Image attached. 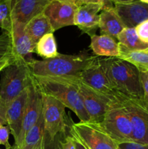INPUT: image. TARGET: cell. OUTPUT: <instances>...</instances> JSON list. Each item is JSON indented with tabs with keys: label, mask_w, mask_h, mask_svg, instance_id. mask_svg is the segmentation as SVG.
I'll list each match as a JSON object with an SVG mask.
<instances>
[{
	"label": "cell",
	"mask_w": 148,
	"mask_h": 149,
	"mask_svg": "<svg viewBox=\"0 0 148 149\" xmlns=\"http://www.w3.org/2000/svg\"><path fill=\"white\" fill-rule=\"evenodd\" d=\"M80 4H99L102 6V10L114 7V4L110 0H80ZM80 5V6H81Z\"/></svg>",
	"instance_id": "f546056e"
},
{
	"label": "cell",
	"mask_w": 148,
	"mask_h": 149,
	"mask_svg": "<svg viewBox=\"0 0 148 149\" xmlns=\"http://www.w3.org/2000/svg\"><path fill=\"white\" fill-rule=\"evenodd\" d=\"M78 6L69 2L52 0L44 11L54 31L74 25V17Z\"/></svg>",
	"instance_id": "4fadbf2b"
},
{
	"label": "cell",
	"mask_w": 148,
	"mask_h": 149,
	"mask_svg": "<svg viewBox=\"0 0 148 149\" xmlns=\"http://www.w3.org/2000/svg\"><path fill=\"white\" fill-rule=\"evenodd\" d=\"M65 106L52 96L42 94V116L44 139L53 141L59 134L65 133L68 125Z\"/></svg>",
	"instance_id": "5b68a950"
},
{
	"label": "cell",
	"mask_w": 148,
	"mask_h": 149,
	"mask_svg": "<svg viewBox=\"0 0 148 149\" xmlns=\"http://www.w3.org/2000/svg\"><path fill=\"white\" fill-rule=\"evenodd\" d=\"M67 79L76 86L82 98L84 108L89 116V122L94 124L101 123L110 106L115 103H110L94 93L77 77H67Z\"/></svg>",
	"instance_id": "30bf717a"
},
{
	"label": "cell",
	"mask_w": 148,
	"mask_h": 149,
	"mask_svg": "<svg viewBox=\"0 0 148 149\" xmlns=\"http://www.w3.org/2000/svg\"><path fill=\"white\" fill-rule=\"evenodd\" d=\"M0 1H2V0H0Z\"/></svg>",
	"instance_id": "60d3db41"
},
{
	"label": "cell",
	"mask_w": 148,
	"mask_h": 149,
	"mask_svg": "<svg viewBox=\"0 0 148 149\" xmlns=\"http://www.w3.org/2000/svg\"><path fill=\"white\" fill-rule=\"evenodd\" d=\"M77 78L94 93L110 103H120L124 97V96L118 93L110 84L99 63L97 56L95 61L81 71Z\"/></svg>",
	"instance_id": "52a82bcc"
},
{
	"label": "cell",
	"mask_w": 148,
	"mask_h": 149,
	"mask_svg": "<svg viewBox=\"0 0 148 149\" xmlns=\"http://www.w3.org/2000/svg\"><path fill=\"white\" fill-rule=\"evenodd\" d=\"M125 28L126 26L114 7L102 10L99 22V29L102 35H107L116 40L119 33Z\"/></svg>",
	"instance_id": "ac0fdd59"
},
{
	"label": "cell",
	"mask_w": 148,
	"mask_h": 149,
	"mask_svg": "<svg viewBox=\"0 0 148 149\" xmlns=\"http://www.w3.org/2000/svg\"><path fill=\"white\" fill-rule=\"evenodd\" d=\"M11 1H0V29L4 31L9 32L12 26Z\"/></svg>",
	"instance_id": "d4e9b609"
},
{
	"label": "cell",
	"mask_w": 148,
	"mask_h": 149,
	"mask_svg": "<svg viewBox=\"0 0 148 149\" xmlns=\"http://www.w3.org/2000/svg\"><path fill=\"white\" fill-rule=\"evenodd\" d=\"M102 10V6L99 4H84L78 7L75 17L74 25L83 33L91 37L96 34L99 29L100 15Z\"/></svg>",
	"instance_id": "9a60e30c"
},
{
	"label": "cell",
	"mask_w": 148,
	"mask_h": 149,
	"mask_svg": "<svg viewBox=\"0 0 148 149\" xmlns=\"http://www.w3.org/2000/svg\"><path fill=\"white\" fill-rule=\"evenodd\" d=\"M44 138V119L41 112V114L38 122L26 134L23 144L19 149H36Z\"/></svg>",
	"instance_id": "603a6c76"
},
{
	"label": "cell",
	"mask_w": 148,
	"mask_h": 149,
	"mask_svg": "<svg viewBox=\"0 0 148 149\" xmlns=\"http://www.w3.org/2000/svg\"><path fill=\"white\" fill-rule=\"evenodd\" d=\"M35 52L43 59L53 58L59 55L54 33H49L42 36L36 45Z\"/></svg>",
	"instance_id": "7402d4cb"
},
{
	"label": "cell",
	"mask_w": 148,
	"mask_h": 149,
	"mask_svg": "<svg viewBox=\"0 0 148 149\" xmlns=\"http://www.w3.org/2000/svg\"><path fill=\"white\" fill-rule=\"evenodd\" d=\"M13 59H14V58H13V55H12V57H10V58H7V59L4 60V61L0 62V73L3 71V69H4L7 65H8L9 64L13 61Z\"/></svg>",
	"instance_id": "e575fe53"
},
{
	"label": "cell",
	"mask_w": 148,
	"mask_h": 149,
	"mask_svg": "<svg viewBox=\"0 0 148 149\" xmlns=\"http://www.w3.org/2000/svg\"><path fill=\"white\" fill-rule=\"evenodd\" d=\"M33 82L41 93L52 96L65 107L74 112L81 122H89L90 119L84 108L82 98L76 86L67 78L37 77L32 75Z\"/></svg>",
	"instance_id": "3957f363"
},
{
	"label": "cell",
	"mask_w": 148,
	"mask_h": 149,
	"mask_svg": "<svg viewBox=\"0 0 148 149\" xmlns=\"http://www.w3.org/2000/svg\"><path fill=\"white\" fill-rule=\"evenodd\" d=\"M12 56L11 37L8 32L3 31L0 35V62Z\"/></svg>",
	"instance_id": "484cf974"
},
{
	"label": "cell",
	"mask_w": 148,
	"mask_h": 149,
	"mask_svg": "<svg viewBox=\"0 0 148 149\" xmlns=\"http://www.w3.org/2000/svg\"><path fill=\"white\" fill-rule=\"evenodd\" d=\"M25 30L36 45L45 34L55 32L49 20L44 13L32 18L25 26Z\"/></svg>",
	"instance_id": "44dd1931"
},
{
	"label": "cell",
	"mask_w": 148,
	"mask_h": 149,
	"mask_svg": "<svg viewBox=\"0 0 148 149\" xmlns=\"http://www.w3.org/2000/svg\"><path fill=\"white\" fill-rule=\"evenodd\" d=\"M70 135H71V134H70ZM71 135L73 137V138L75 149H88L85 146H84V144L83 143L81 142L79 139H78L76 137H75L74 135Z\"/></svg>",
	"instance_id": "836d02e7"
},
{
	"label": "cell",
	"mask_w": 148,
	"mask_h": 149,
	"mask_svg": "<svg viewBox=\"0 0 148 149\" xmlns=\"http://www.w3.org/2000/svg\"><path fill=\"white\" fill-rule=\"evenodd\" d=\"M0 149H1V148H0Z\"/></svg>",
	"instance_id": "b9f144b4"
},
{
	"label": "cell",
	"mask_w": 148,
	"mask_h": 149,
	"mask_svg": "<svg viewBox=\"0 0 148 149\" xmlns=\"http://www.w3.org/2000/svg\"><path fill=\"white\" fill-rule=\"evenodd\" d=\"M7 104L0 99V125H7Z\"/></svg>",
	"instance_id": "d6a6232c"
},
{
	"label": "cell",
	"mask_w": 148,
	"mask_h": 149,
	"mask_svg": "<svg viewBox=\"0 0 148 149\" xmlns=\"http://www.w3.org/2000/svg\"><path fill=\"white\" fill-rule=\"evenodd\" d=\"M57 1H64V2L72 3V4H75V5L78 6V7H79V6L81 5V4H80V0H57Z\"/></svg>",
	"instance_id": "8d00e7d4"
},
{
	"label": "cell",
	"mask_w": 148,
	"mask_h": 149,
	"mask_svg": "<svg viewBox=\"0 0 148 149\" xmlns=\"http://www.w3.org/2000/svg\"><path fill=\"white\" fill-rule=\"evenodd\" d=\"M90 49L98 57H116L119 55V45L116 40L107 35L91 36Z\"/></svg>",
	"instance_id": "d6986e66"
},
{
	"label": "cell",
	"mask_w": 148,
	"mask_h": 149,
	"mask_svg": "<svg viewBox=\"0 0 148 149\" xmlns=\"http://www.w3.org/2000/svg\"><path fill=\"white\" fill-rule=\"evenodd\" d=\"M44 139H43V141H44ZM42 141H41V142H42ZM41 143L39 144V146H38L37 148H36V149H39V147H40V145H41Z\"/></svg>",
	"instance_id": "f35d334b"
},
{
	"label": "cell",
	"mask_w": 148,
	"mask_h": 149,
	"mask_svg": "<svg viewBox=\"0 0 148 149\" xmlns=\"http://www.w3.org/2000/svg\"><path fill=\"white\" fill-rule=\"evenodd\" d=\"M120 103L130 119L133 142L148 144V106L145 100L124 97Z\"/></svg>",
	"instance_id": "9c48e42d"
},
{
	"label": "cell",
	"mask_w": 148,
	"mask_h": 149,
	"mask_svg": "<svg viewBox=\"0 0 148 149\" xmlns=\"http://www.w3.org/2000/svg\"><path fill=\"white\" fill-rule=\"evenodd\" d=\"M139 1H140L141 2L145 3V4H148V0H139Z\"/></svg>",
	"instance_id": "74e56055"
},
{
	"label": "cell",
	"mask_w": 148,
	"mask_h": 149,
	"mask_svg": "<svg viewBox=\"0 0 148 149\" xmlns=\"http://www.w3.org/2000/svg\"><path fill=\"white\" fill-rule=\"evenodd\" d=\"M59 144H60L59 149H75L73 138L70 134L65 137V139L61 141Z\"/></svg>",
	"instance_id": "1f68e13d"
},
{
	"label": "cell",
	"mask_w": 148,
	"mask_h": 149,
	"mask_svg": "<svg viewBox=\"0 0 148 149\" xmlns=\"http://www.w3.org/2000/svg\"><path fill=\"white\" fill-rule=\"evenodd\" d=\"M32 74L28 64L14 58L1 71L0 99L7 106L27 89L32 84Z\"/></svg>",
	"instance_id": "277c9868"
},
{
	"label": "cell",
	"mask_w": 148,
	"mask_h": 149,
	"mask_svg": "<svg viewBox=\"0 0 148 149\" xmlns=\"http://www.w3.org/2000/svg\"><path fill=\"white\" fill-rule=\"evenodd\" d=\"M99 125L117 143L133 142L130 119L121 103L110 106Z\"/></svg>",
	"instance_id": "8992f818"
},
{
	"label": "cell",
	"mask_w": 148,
	"mask_h": 149,
	"mask_svg": "<svg viewBox=\"0 0 148 149\" xmlns=\"http://www.w3.org/2000/svg\"><path fill=\"white\" fill-rule=\"evenodd\" d=\"M25 26L21 23L12 22L11 29L8 33L11 37L13 58L24 61L28 64L33 61V53L35 52L36 44L26 33Z\"/></svg>",
	"instance_id": "7c38bea8"
},
{
	"label": "cell",
	"mask_w": 148,
	"mask_h": 149,
	"mask_svg": "<svg viewBox=\"0 0 148 149\" xmlns=\"http://www.w3.org/2000/svg\"><path fill=\"white\" fill-rule=\"evenodd\" d=\"M69 134L76 137L88 149H118L117 143L99 124L72 123L69 127Z\"/></svg>",
	"instance_id": "ba28073f"
},
{
	"label": "cell",
	"mask_w": 148,
	"mask_h": 149,
	"mask_svg": "<svg viewBox=\"0 0 148 149\" xmlns=\"http://www.w3.org/2000/svg\"><path fill=\"white\" fill-rule=\"evenodd\" d=\"M49 1H52V0H49Z\"/></svg>",
	"instance_id": "ab89813d"
},
{
	"label": "cell",
	"mask_w": 148,
	"mask_h": 149,
	"mask_svg": "<svg viewBox=\"0 0 148 149\" xmlns=\"http://www.w3.org/2000/svg\"><path fill=\"white\" fill-rule=\"evenodd\" d=\"M10 130L7 125H0V145L5 147L6 149H11L12 146L9 143Z\"/></svg>",
	"instance_id": "4316f807"
},
{
	"label": "cell",
	"mask_w": 148,
	"mask_h": 149,
	"mask_svg": "<svg viewBox=\"0 0 148 149\" xmlns=\"http://www.w3.org/2000/svg\"><path fill=\"white\" fill-rule=\"evenodd\" d=\"M114 4H124L132 3L133 1H138V0H110Z\"/></svg>",
	"instance_id": "d590c367"
},
{
	"label": "cell",
	"mask_w": 148,
	"mask_h": 149,
	"mask_svg": "<svg viewBox=\"0 0 148 149\" xmlns=\"http://www.w3.org/2000/svg\"><path fill=\"white\" fill-rule=\"evenodd\" d=\"M118 45L119 55L118 58L134 65L139 72H148V47L142 49H130L119 42Z\"/></svg>",
	"instance_id": "ffe728a7"
},
{
	"label": "cell",
	"mask_w": 148,
	"mask_h": 149,
	"mask_svg": "<svg viewBox=\"0 0 148 149\" xmlns=\"http://www.w3.org/2000/svg\"><path fill=\"white\" fill-rule=\"evenodd\" d=\"M118 149H148V144H141L135 142H125L117 143Z\"/></svg>",
	"instance_id": "f1b7e54d"
},
{
	"label": "cell",
	"mask_w": 148,
	"mask_h": 149,
	"mask_svg": "<svg viewBox=\"0 0 148 149\" xmlns=\"http://www.w3.org/2000/svg\"><path fill=\"white\" fill-rule=\"evenodd\" d=\"M98 61L118 93L129 98L144 100L140 72L134 65L116 57H98Z\"/></svg>",
	"instance_id": "6da1fadb"
},
{
	"label": "cell",
	"mask_w": 148,
	"mask_h": 149,
	"mask_svg": "<svg viewBox=\"0 0 148 149\" xmlns=\"http://www.w3.org/2000/svg\"><path fill=\"white\" fill-rule=\"evenodd\" d=\"M28 96V87L18 97L10 102L7 107V122L10 133L13 136L15 142L17 141L23 125V118L27 105Z\"/></svg>",
	"instance_id": "2e32d148"
},
{
	"label": "cell",
	"mask_w": 148,
	"mask_h": 149,
	"mask_svg": "<svg viewBox=\"0 0 148 149\" xmlns=\"http://www.w3.org/2000/svg\"><path fill=\"white\" fill-rule=\"evenodd\" d=\"M49 0H12V22L26 25L32 18L44 13Z\"/></svg>",
	"instance_id": "5bb4252c"
},
{
	"label": "cell",
	"mask_w": 148,
	"mask_h": 149,
	"mask_svg": "<svg viewBox=\"0 0 148 149\" xmlns=\"http://www.w3.org/2000/svg\"><path fill=\"white\" fill-rule=\"evenodd\" d=\"M114 8L127 28H135L148 20V4L139 0L129 4H114Z\"/></svg>",
	"instance_id": "e0dca14e"
},
{
	"label": "cell",
	"mask_w": 148,
	"mask_h": 149,
	"mask_svg": "<svg viewBox=\"0 0 148 149\" xmlns=\"http://www.w3.org/2000/svg\"><path fill=\"white\" fill-rule=\"evenodd\" d=\"M119 43L128 49H142L148 47V44L142 42L136 33L135 28H125L118 36Z\"/></svg>",
	"instance_id": "cb8c5ba5"
},
{
	"label": "cell",
	"mask_w": 148,
	"mask_h": 149,
	"mask_svg": "<svg viewBox=\"0 0 148 149\" xmlns=\"http://www.w3.org/2000/svg\"><path fill=\"white\" fill-rule=\"evenodd\" d=\"M33 78V77H32ZM42 112V94L37 88L33 80L32 84L28 87V96L27 105L22 125L21 132L15 145L16 148L21 147L26 134L34 126L39 120Z\"/></svg>",
	"instance_id": "8fae6325"
},
{
	"label": "cell",
	"mask_w": 148,
	"mask_h": 149,
	"mask_svg": "<svg viewBox=\"0 0 148 149\" xmlns=\"http://www.w3.org/2000/svg\"><path fill=\"white\" fill-rule=\"evenodd\" d=\"M140 79L144 93V100L148 106V72H140Z\"/></svg>",
	"instance_id": "4dcf8cb0"
},
{
	"label": "cell",
	"mask_w": 148,
	"mask_h": 149,
	"mask_svg": "<svg viewBox=\"0 0 148 149\" xmlns=\"http://www.w3.org/2000/svg\"><path fill=\"white\" fill-rule=\"evenodd\" d=\"M97 56L86 52L77 55H62L41 61L33 59L28 63L32 75L48 77H78L81 71L91 65Z\"/></svg>",
	"instance_id": "7a4b0ae2"
},
{
	"label": "cell",
	"mask_w": 148,
	"mask_h": 149,
	"mask_svg": "<svg viewBox=\"0 0 148 149\" xmlns=\"http://www.w3.org/2000/svg\"><path fill=\"white\" fill-rule=\"evenodd\" d=\"M135 29L139 39L145 43L148 44V20L136 26Z\"/></svg>",
	"instance_id": "83f0119b"
}]
</instances>
